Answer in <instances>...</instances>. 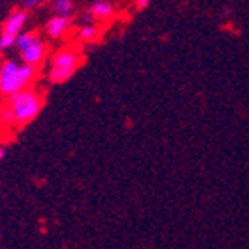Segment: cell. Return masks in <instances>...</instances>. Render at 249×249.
Returning a JSON list of instances; mask_svg holds the SVG:
<instances>
[{
  "mask_svg": "<svg viewBox=\"0 0 249 249\" xmlns=\"http://www.w3.org/2000/svg\"><path fill=\"white\" fill-rule=\"evenodd\" d=\"M68 30H70V18L56 16V14L47 21V25H46V34L49 35L53 40L63 38L68 34Z\"/></svg>",
  "mask_w": 249,
  "mask_h": 249,
  "instance_id": "7",
  "label": "cell"
},
{
  "mask_svg": "<svg viewBox=\"0 0 249 249\" xmlns=\"http://www.w3.org/2000/svg\"><path fill=\"white\" fill-rule=\"evenodd\" d=\"M113 16H115V7L110 0H96L89 9V13L86 14V21H107L112 19Z\"/></svg>",
  "mask_w": 249,
  "mask_h": 249,
  "instance_id": "6",
  "label": "cell"
},
{
  "mask_svg": "<svg viewBox=\"0 0 249 249\" xmlns=\"http://www.w3.org/2000/svg\"><path fill=\"white\" fill-rule=\"evenodd\" d=\"M150 2H152V0H134V9H136V11H143V9L148 7Z\"/></svg>",
  "mask_w": 249,
  "mask_h": 249,
  "instance_id": "11",
  "label": "cell"
},
{
  "mask_svg": "<svg viewBox=\"0 0 249 249\" xmlns=\"http://www.w3.org/2000/svg\"><path fill=\"white\" fill-rule=\"evenodd\" d=\"M14 46L19 51V56H21V59H23V63H28L32 67L42 65L47 56L46 42H44V38H42L37 32H34V30L21 32V34L18 35Z\"/></svg>",
  "mask_w": 249,
  "mask_h": 249,
  "instance_id": "4",
  "label": "cell"
},
{
  "mask_svg": "<svg viewBox=\"0 0 249 249\" xmlns=\"http://www.w3.org/2000/svg\"><path fill=\"white\" fill-rule=\"evenodd\" d=\"M0 122L4 125H9V127H11V125H16L14 124V117H13V113H11V110H9L7 105L0 110Z\"/></svg>",
  "mask_w": 249,
  "mask_h": 249,
  "instance_id": "10",
  "label": "cell"
},
{
  "mask_svg": "<svg viewBox=\"0 0 249 249\" xmlns=\"http://www.w3.org/2000/svg\"><path fill=\"white\" fill-rule=\"evenodd\" d=\"M26 18L28 16L23 9H16L9 14L7 19L4 21V26H2V34H0V53H5L11 47H14L18 35L23 32L26 25Z\"/></svg>",
  "mask_w": 249,
  "mask_h": 249,
  "instance_id": "5",
  "label": "cell"
},
{
  "mask_svg": "<svg viewBox=\"0 0 249 249\" xmlns=\"http://www.w3.org/2000/svg\"><path fill=\"white\" fill-rule=\"evenodd\" d=\"M0 77H2V63H0Z\"/></svg>",
  "mask_w": 249,
  "mask_h": 249,
  "instance_id": "14",
  "label": "cell"
},
{
  "mask_svg": "<svg viewBox=\"0 0 249 249\" xmlns=\"http://www.w3.org/2000/svg\"><path fill=\"white\" fill-rule=\"evenodd\" d=\"M44 2H46V0H25L26 7H37V5L44 4Z\"/></svg>",
  "mask_w": 249,
  "mask_h": 249,
  "instance_id": "12",
  "label": "cell"
},
{
  "mask_svg": "<svg viewBox=\"0 0 249 249\" xmlns=\"http://www.w3.org/2000/svg\"><path fill=\"white\" fill-rule=\"evenodd\" d=\"M7 107L14 117V124L25 125L34 119H37L42 107H44V100L37 91L26 88L9 96Z\"/></svg>",
  "mask_w": 249,
  "mask_h": 249,
  "instance_id": "2",
  "label": "cell"
},
{
  "mask_svg": "<svg viewBox=\"0 0 249 249\" xmlns=\"http://www.w3.org/2000/svg\"><path fill=\"white\" fill-rule=\"evenodd\" d=\"M53 11L56 16L71 18V14H73V2L71 0H54Z\"/></svg>",
  "mask_w": 249,
  "mask_h": 249,
  "instance_id": "9",
  "label": "cell"
},
{
  "mask_svg": "<svg viewBox=\"0 0 249 249\" xmlns=\"http://www.w3.org/2000/svg\"><path fill=\"white\" fill-rule=\"evenodd\" d=\"M100 35H101V28L96 25V23H91V21L84 23V25L77 30V38H79L80 42H84V44L96 42L100 38Z\"/></svg>",
  "mask_w": 249,
  "mask_h": 249,
  "instance_id": "8",
  "label": "cell"
},
{
  "mask_svg": "<svg viewBox=\"0 0 249 249\" xmlns=\"http://www.w3.org/2000/svg\"><path fill=\"white\" fill-rule=\"evenodd\" d=\"M4 155H5V148H2V146H0V159L4 157Z\"/></svg>",
  "mask_w": 249,
  "mask_h": 249,
  "instance_id": "13",
  "label": "cell"
},
{
  "mask_svg": "<svg viewBox=\"0 0 249 249\" xmlns=\"http://www.w3.org/2000/svg\"><path fill=\"white\" fill-rule=\"evenodd\" d=\"M35 75H37V67H32L28 63H18L14 59H7L2 63L0 92L4 96H11L21 89H26L34 82Z\"/></svg>",
  "mask_w": 249,
  "mask_h": 249,
  "instance_id": "1",
  "label": "cell"
},
{
  "mask_svg": "<svg viewBox=\"0 0 249 249\" xmlns=\"http://www.w3.org/2000/svg\"><path fill=\"white\" fill-rule=\"evenodd\" d=\"M82 65V54L73 47H63L54 54L49 67V80L53 84H63L70 79Z\"/></svg>",
  "mask_w": 249,
  "mask_h": 249,
  "instance_id": "3",
  "label": "cell"
}]
</instances>
